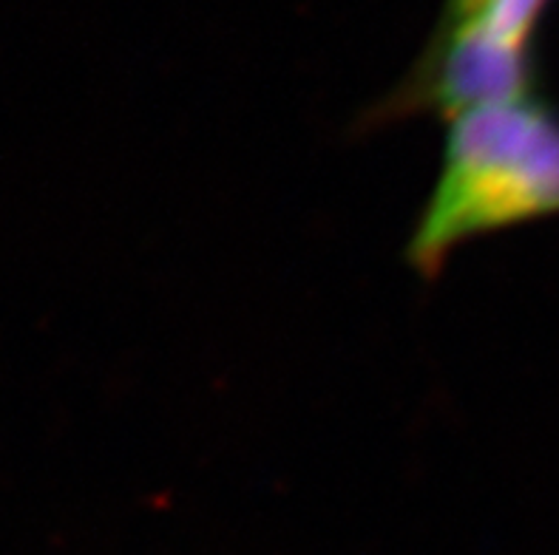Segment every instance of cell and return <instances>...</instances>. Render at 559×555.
Here are the masks:
<instances>
[{"label":"cell","instance_id":"obj_1","mask_svg":"<svg viewBox=\"0 0 559 555\" xmlns=\"http://www.w3.org/2000/svg\"><path fill=\"white\" fill-rule=\"evenodd\" d=\"M559 216V108L543 94L447 120L440 170L404 258L438 281L463 244Z\"/></svg>","mask_w":559,"mask_h":555},{"label":"cell","instance_id":"obj_2","mask_svg":"<svg viewBox=\"0 0 559 555\" xmlns=\"http://www.w3.org/2000/svg\"><path fill=\"white\" fill-rule=\"evenodd\" d=\"M554 0H443L424 51L361 113L358 131L435 117L539 92L537 35Z\"/></svg>","mask_w":559,"mask_h":555}]
</instances>
